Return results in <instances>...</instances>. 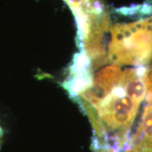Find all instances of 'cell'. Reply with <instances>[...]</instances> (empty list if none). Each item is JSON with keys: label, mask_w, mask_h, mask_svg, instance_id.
Here are the masks:
<instances>
[{"label": "cell", "mask_w": 152, "mask_h": 152, "mask_svg": "<svg viewBox=\"0 0 152 152\" xmlns=\"http://www.w3.org/2000/svg\"><path fill=\"white\" fill-rule=\"evenodd\" d=\"M75 16L78 27L80 45L99 37L106 30L110 20L103 0H64Z\"/></svg>", "instance_id": "cell-1"}]
</instances>
